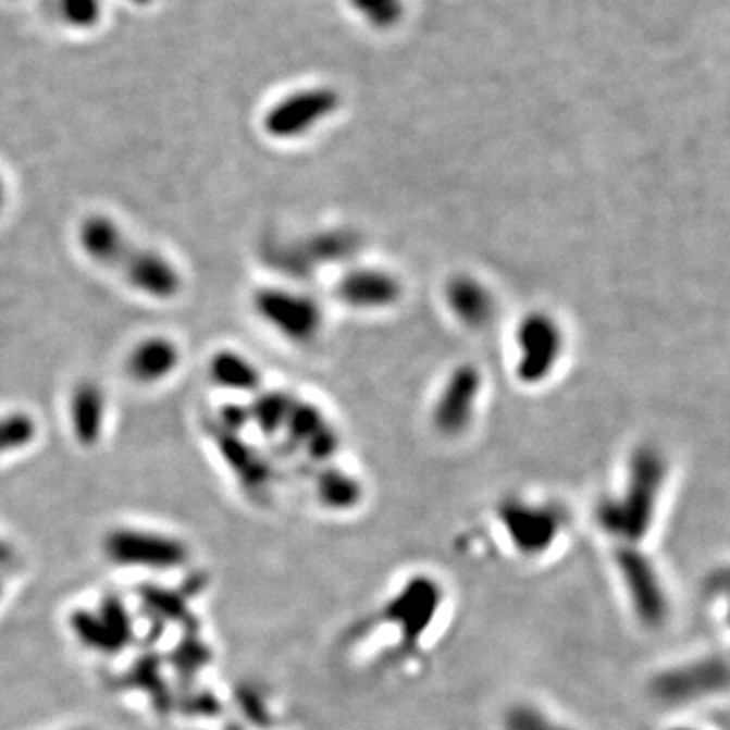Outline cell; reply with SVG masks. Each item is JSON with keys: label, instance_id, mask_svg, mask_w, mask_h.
<instances>
[{"label": "cell", "instance_id": "2", "mask_svg": "<svg viewBox=\"0 0 730 730\" xmlns=\"http://www.w3.org/2000/svg\"><path fill=\"white\" fill-rule=\"evenodd\" d=\"M180 366V347L164 337H150L138 343L128 358V373L143 382L154 384Z\"/></svg>", "mask_w": 730, "mask_h": 730}, {"label": "cell", "instance_id": "8", "mask_svg": "<svg viewBox=\"0 0 730 730\" xmlns=\"http://www.w3.org/2000/svg\"><path fill=\"white\" fill-rule=\"evenodd\" d=\"M4 197H7V189H4V180H2V175H0V208H2V203H4Z\"/></svg>", "mask_w": 730, "mask_h": 730}, {"label": "cell", "instance_id": "3", "mask_svg": "<svg viewBox=\"0 0 730 730\" xmlns=\"http://www.w3.org/2000/svg\"><path fill=\"white\" fill-rule=\"evenodd\" d=\"M104 392L94 382H82L75 388L70 406L75 438L82 445H94L96 441H100V434L104 429Z\"/></svg>", "mask_w": 730, "mask_h": 730}, {"label": "cell", "instance_id": "1", "mask_svg": "<svg viewBox=\"0 0 730 730\" xmlns=\"http://www.w3.org/2000/svg\"><path fill=\"white\" fill-rule=\"evenodd\" d=\"M79 246L94 262L119 272L136 290L152 298L180 295L181 274L159 252L138 246L116 222L106 215H90L79 225Z\"/></svg>", "mask_w": 730, "mask_h": 730}, {"label": "cell", "instance_id": "5", "mask_svg": "<svg viewBox=\"0 0 730 730\" xmlns=\"http://www.w3.org/2000/svg\"><path fill=\"white\" fill-rule=\"evenodd\" d=\"M37 424L25 412L0 415V455L27 447L35 438Z\"/></svg>", "mask_w": 730, "mask_h": 730}, {"label": "cell", "instance_id": "4", "mask_svg": "<svg viewBox=\"0 0 730 730\" xmlns=\"http://www.w3.org/2000/svg\"><path fill=\"white\" fill-rule=\"evenodd\" d=\"M333 106V96L327 91H307L286 100L270 112L269 128L274 135L297 133L302 124L319 119Z\"/></svg>", "mask_w": 730, "mask_h": 730}, {"label": "cell", "instance_id": "6", "mask_svg": "<svg viewBox=\"0 0 730 730\" xmlns=\"http://www.w3.org/2000/svg\"><path fill=\"white\" fill-rule=\"evenodd\" d=\"M361 18H366L373 27H392L403 16V0H351Z\"/></svg>", "mask_w": 730, "mask_h": 730}, {"label": "cell", "instance_id": "7", "mask_svg": "<svg viewBox=\"0 0 730 730\" xmlns=\"http://www.w3.org/2000/svg\"><path fill=\"white\" fill-rule=\"evenodd\" d=\"M211 370H213V375L225 386L242 388V386H248L252 382V370L248 368V363L242 361L238 356H232V354H222V356L213 359Z\"/></svg>", "mask_w": 730, "mask_h": 730}]
</instances>
